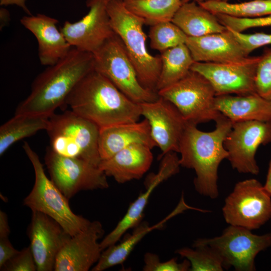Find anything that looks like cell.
Segmentation results:
<instances>
[{
  "instance_id": "obj_11",
  "label": "cell",
  "mask_w": 271,
  "mask_h": 271,
  "mask_svg": "<svg viewBox=\"0 0 271 271\" xmlns=\"http://www.w3.org/2000/svg\"><path fill=\"white\" fill-rule=\"evenodd\" d=\"M45 162L51 180L68 199L81 191L109 187L105 174L85 160L60 155L49 147Z\"/></svg>"
},
{
  "instance_id": "obj_4",
  "label": "cell",
  "mask_w": 271,
  "mask_h": 271,
  "mask_svg": "<svg viewBox=\"0 0 271 271\" xmlns=\"http://www.w3.org/2000/svg\"><path fill=\"white\" fill-rule=\"evenodd\" d=\"M106 9L111 26L122 41L140 83L157 92L162 60L160 56L151 55L147 48L144 20L128 11L122 0L107 2Z\"/></svg>"
},
{
  "instance_id": "obj_7",
  "label": "cell",
  "mask_w": 271,
  "mask_h": 271,
  "mask_svg": "<svg viewBox=\"0 0 271 271\" xmlns=\"http://www.w3.org/2000/svg\"><path fill=\"white\" fill-rule=\"evenodd\" d=\"M92 55L93 69L133 101L152 102L160 97L157 92L140 83L123 43L115 33Z\"/></svg>"
},
{
  "instance_id": "obj_17",
  "label": "cell",
  "mask_w": 271,
  "mask_h": 271,
  "mask_svg": "<svg viewBox=\"0 0 271 271\" xmlns=\"http://www.w3.org/2000/svg\"><path fill=\"white\" fill-rule=\"evenodd\" d=\"M28 234L37 270H54L58 253L71 236L55 220L40 212H33Z\"/></svg>"
},
{
  "instance_id": "obj_43",
  "label": "cell",
  "mask_w": 271,
  "mask_h": 271,
  "mask_svg": "<svg viewBox=\"0 0 271 271\" xmlns=\"http://www.w3.org/2000/svg\"><path fill=\"white\" fill-rule=\"evenodd\" d=\"M206 1V0H205ZM207 1H219V2H228L229 0H207Z\"/></svg>"
},
{
  "instance_id": "obj_10",
  "label": "cell",
  "mask_w": 271,
  "mask_h": 271,
  "mask_svg": "<svg viewBox=\"0 0 271 271\" xmlns=\"http://www.w3.org/2000/svg\"><path fill=\"white\" fill-rule=\"evenodd\" d=\"M222 213L229 225L257 229L271 218V195L256 179L239 181L226 198Z\"/></svg>"
},
{
  "instance_id": "obj_38",
  "label": "cell",
  "mask_w": 271,
  "mask_h": 271,
  "mask_svg": "<svg viewBox=\"0 0 271 271\" xmlns=\"http://www.w3.org/2000/svg\"><path fill=\"white\" fill-rule=\"evenodd\" d=\"M10 233L8 217L6 213L0 211V238H7Z\"/></svg>"
},
{
  "instance_id": "obj_21",
  "label": "cell",
  "mask_w": 271,
  "mask_h": 271,
  "mask_svg": "<svg viewBox=\"0 0 271 271\" xmlns=\"http://www.w3.org/2000/svg\"><path fill=\"white\" fill-rule=\"evenodd\" d=\"M152 149L142 144L130 145L111 157L101 160L98 168L118 183L140 179L152 165Z\"/></svg>"
},
{
  "instance_id": "obj_39",
  "label": "cell",
  "mask_w": 271,
  "mask_h": 271,
  "mask_svg": "<svg viewBox=\"0 0 271 271\" xmlns=\"http://www.w3.org/2000/svg\"><path fill=\"white\" fill-rule=\"evenodd\" d=\"M1 6L16 5L22 8L28 15H31V13L26 5V0H0Z\"/></svg>"
},
{
  "instance_id": "obj_35",
  "label": "cell",
  "mask_w": 271,
  "mask_h": 271,
  "mask_svg": "<svg viewBox=\"0 0 271 271\" xmlns=\"http://www.w3.org/2000/svg\"><path fill=\"white\" fill-rule=\"evenodd\" d=\"M3 271H36L37 267L30 246L23 248L1 268Z\"/></svg>"
},
{
  "instance_id": "obj_3",
  "label": "cell",
  "mask_w": 271,
  "mask_h": 271,
  "mask_svg": "<svg viewBox=\"0 0 271 271\" xmlns=\"http://www.w3.org/2000/svg\"><path fill=\"white\" fill-rule=\"evenodd\" d=\"M92 70V54L72 47L65 57L47 66L36 77L31 93L19 104L15 114L50 116L65 104L76 85Z\"/></svg>"
},
{
  "instance_id": "obj_14",
  "label": "cell",
  "mask_w": 271,
  "mask_h": 271,
  "mask_svg": "<svg viewBox=\"0 0 271 271\" xmlns=\"http://www.w3.org/2000/svg\"><path fill=\"white\" fill-rule=\"evenodd\" d=\"M107 3L105 0H87L89 11L84 17L75 22H64L60 30L72 47L93 54L115 34Z\"/></svg>"
},
{
  "instance_id": "obj_16",
  "label": "cell",
  "mask_w": 271,
  "mask_h": 271,
  "mask_svg": "<svg viewBox=\"0 0 271 271\" xmlns=\"http://www.w3.org/2000/svg\"><path fill=\"white\" fill-rule=\"evenodd\" d=\"M177 153L171 152L163 156L158 171L150 174L146 179L145 191L130 204L116 226L100 242L102 250L116 244L128 230L141 222L150 197L155 189L163 181L179 172L181 165Z\"/></svg>"
},
{
  "instance_id": "obj_22",
  "label": "cell",
  "mask_w": 271,
  "mask_h": 271,
  "mask_svg": "<svg viewBox=\"0 0 271 271\" xmlns=\"http://www.w3.org/2000/svg\"><path fill=\"white\" fill-rule=\"evenodd\" d=\"M142 144L157 147L148 121L120 123L100 128L98 149L101 160L107 159L130 145Z\"/></svg>"
},
{
  "instance_id": "obj_29",
  "label": "cell",
  "mask_w": 271,
  "mask_h": 271,
  "mask_svg": "<svg viewBox=\"0 0 271 271\" xmlns=\"http://www.w3.org/2000/svg\"><path fill=\"white\" fill-rule=\"evenodd\" d=\"M198 4L215 14L243 18L271 15V0H252L240 3L206 0Z\"/></svg>"
},
{
  "instance_id": "obj_2",
  "label": "cell",
  "mask_w": 271,
  "mask_h": 271,
  "mask_svg": "<svg viewBox=\"0 0 271 271\" xmlns=\"http://www.w3.org/2000/svg\"><path fill=\"white\" fill-rule=\"evenodd\" d=\"M210 131L199 130L197 125L188 123L179 149L181 167L194 170L195 190L200 194L215 199L219 195L218 169L228 158L224 141L231 129L232 121L222 114L215 121Z\"/></svg>"
},
{
  "instance_id": "obj_32",
  "label": "cell",
  "mask_w": 271,
  "mask_h": 271,
  "mask_svg": "<svg viewBox=\"0 0 271 271\" xmlns=\"http://www.w3.org/2000/svg\"><path fill=\"white\" fill-rule=\"evenodd\" d=\"M256 92L271 100V48H266L258 63L255 75Z\"/></svg>"
},
{
  "instance_id": "obj_41",
  "label": "cell",
  "mask_w": 271,
  "mask_h": 271,
  "mask_svg": "<svg viewBox=\"0 0 271 271\" xmlns=\"http://www.w3.org/2000/svg\"><path fill=\"white\" fill-rule=\"evenodd\" d=\"M264 187L267 192L271 195V160L269 164L266 182L264 185Z\"/></svg>"
},
{
  "instance_id": "obj_44",
  "label": "cell",
  "mask_w": 271,
  "mask_h": 271,
  "mask_svg": "<svg viewBox=\"0 0 271 271\" xmlns=\"http://www.w3.org/2000/svg\"><path fill=\"white\" fill-rule=\"evenodd\" d=\"M107 2H109V1H114V0H105Z\"/></svg>"
},
{
  "instance_id": "obj_5",
  "label": "cell",
  "mask_w": 271,
  "mask_h": 271,
  "mask_svg": "<svg viewBox=\"0 0 271 271\" xmlns=\"http://www.w3.org/2000/svg\"><path fill=\"white\" fill-rule=\"evenodd\" d=\"M99 127L72 110L51 114L46 129L50 149L67 157L85 160L98 166L101 160L98 149Z\"/></svg>"
},
{
  "instance_id": "obj_34",
  "label": "cell",
  "mask_w": 271,
  "mask_h": 271,
  "mask_svg": "<svg viewBox=\"0 0 271 271\" xmlns=\"http://www.w3.org/2000/svg\"><path fill=\"white\" fill-rule=\"evenodd\" d=\"M144 260V271H187L190 268V263L186 259L180 263L177 262V258L162 262L159 256L152 252H146Z\"/></svg>"
},
{
  "instance_id": "obj_12",
  "label": "cell",
  "mask_w": 271,
  "mask_h": 271,
  "mask_svg": "<svg viewBox=\"0 0 271 271\" xmlns=\"http://www.w3.org/2000/svg\"><path fill=\"white\" fill-rule=\"evenodd\" d=\"M271 142V120H248L232 122L224 142L227 160L239 173L257 175L259 167L255 159L261 145Z\"/></svg>"
},
{
  "instance_id": "obj_13",
  "label": "cell",
  "mask_w": 271,
  "mask_h": 271,
  "mask_svg": "<svg viewBox=\"0 0 271 271\" xmlns=\"http://www.w3.org/2000/svg\"><path fill=\"white\" fill-rule=\"evenodd\" d=\"M260 56L237 61L212 63L195 62L191 70L205 77L213 86L216 96L256 93L255 75Z\"/></svg>"
},
{
  "instance_id": "obj_27",
  "label": "cell",
  "mask_w": 271,
  "mask_h": 271,
  "mask_svg": "<svg viewBox=\"0 0 271 271\" xmlns=\"http://www.w3.org/2000/svg\"><path fill=\"white\" fill-rule=\"evenodd\" d=\"M162 68L156 90L166 88L184 78L195 62L185 44L161 52Z\"/></svg>"
},
{
  "instance_id": "obj_36",
  "label": "cell",
  "mask_w": 271,
  "mask_h": 271,
  "mask_svg": "<svg viewBox=\"0 0 271 271\" xmlns=\"http://www.w3.org/2000/svg\"><path fill=\"white\" fill-rule=\"evenodd\" d=\"M228 29L233 33L248 55L256 49L271 44V34H245Z\"/></svg>"
},
{
  "instance_id": "obj_19",
  "label": "cell",
  "mask_w": 271,
  "mask_h": 271,
  "mask_svg": "<svg viewBox=\"0 0 271 271\" xmlns=\"http://www.w3.org/2000/svg\"><path fill=\"white\" fill-rule=\"evenodd\" d=\"M58 22L55 18L41 14L25 16L20 20L21 24L37 41L38 56L42 65L55 64L65 57L72 47L57 28Z\"/></svg>"
},
{
  "instance_id": "obj_8",
  "label": "cell",
  "mask_w": 271,
  "mask_h": 271,
  "mask_svg": "<svg viewBox=\"0 0 271 271\" xmlns=\"http://www.w3.org/2000/svg\"><path fill=\"white\" fill-rule=\"evenodd\" d=\"M157 92L173 103L188 123L197 125L215 121L222 114L215 108L213 86L197 72L190 70L184 78Z\"/></svg>"
},
{
  "instance_id": "obj_20",
  "label": "cell",
  "mask_w": 271,
  "mask_h": 271,
  "mask_svg": "<svg viewBox=\"0 0 271 271\" xmlns=\"http://www.w3.org/2000/svg\"><path fill=\"white\" fill-rule=\"evenodd\" d=\"M185 44L196 62H230L249 56L227 28L222 33L197 37H188Z\"/></svg>"
},
{
  "instance_id": "obj_23",
  "label": "cell",
  "mask_w": 271,
  "mask_h": 271,
  "mask_svg": "<svg viewBox=\"0 0 271 271\" xmlns=\"http://www.w3.org/2000/svg\"><path fill=\"white\" fill-rule=\"evenodd\" d=\"M214 105L215 108L232 122L271 120V100L257 93L216 96Z\"/></svg>"
},
{
  "instance_id": "obj_40",
  "label": "cell",
  "mask_w": 271,
  "mask_h": 271,
  "mask_svg": "<svg viewBox=\"0 0 271 271\" xmlns=\"http://www.w3.org/2000/svg\"><path fill=\"white\" fill-rule=\"evenodd\" d=\"M10 21V14L9 12L4 8L0 9V28L1 30L9 23Z\"/></svg>"
},
{
  "instance_id": "obj_26",
  "label": "cell",
  "mask_w": 271,
  "mask_h": 271,
  "mask_svg": "<svg viewBox=\"0 0 271 271\" xmlns=\"http://www.w3.org/2000/svg\"><path fill=\"white\" fill-rule=\"evenodd\" d=\"M49 116L21 114L14 116L0 127V155L2 156L14 144L47 129Z\"/></svg>"
},
{
  "instance_id": "obj_42",
  "label": "cell",
  "mask_w": 271,
  "mask_h": 271,
  "mask_svg": "<svg viewBox=\"0 0 271 271\" xmlns=\"http://www.w3.org/2000/svg\"><path fill=\"white\" fill-rule=\"evenodd\" d=\"M205 0H181L182 4L184 3L190 2H196L197 3H200L205 1Z\"/></svg>"
},
{
  "instance_id": "obj_28",
  "label": "cell",
  "mask_w": 271,
  "mask_h": 271,
  "mask_svg": "<svg viewBox=\"0 0 271 271\" xmlns=\"http://www.w3.org/2000/svg\"><path fill=\"white\" fill-rule=\"evenodd\" d=\"M125 8L142 19L145 25L172 22L182 5L181 0H122Z\"/></svg>"
},
{
  "instance_id": "obj_33",
  "label": "cell",
  "mask_w": 271,
  "mask_h": 271,
  "mask_svg": "<svg viewBox=\"0 0 271 271\" xmlns=\"http://www.w3.org/2000/svg\"><path fill=\"white\" fill-rule=\"evenodd\" d=\"M215 15L223 26L237 32H243L252 28L271 26V15L258 18H243L222 14Z\"/></svg>"
},
{
  "instance_id": "obj_1",
  "label": "cell",
  "mask_w": 271,
  "mask_h": 271,
  "mask_svg": "<svg viewBox=\"0 0 271 271\" xmlns=\"http://www.w3.org/2000/svg\"><path fill=\"white\" fill-rule=\"evenodd\" d=\"M65 105L99 128L136 122L142 116L139 103L128 98L94 69L76 85Z\"/></svg>"
},
{
  "instance_id": "obj_15",
  "label": "cell",
  "mask_w": 271,
  "mask_h": 271,
  "mask_svg": "<svg viewBox=\"0 0 271 271\" xmlns=\"http://www.w3.org/2000/svg\"><path fill=\"white\" fill-rule=\"evenodd\" d=\"M139 104L142 116L149 123L153 139L162 151L161 157L171 152L178 153L188 122L177 107L161 96Z\"/></svg>"
},
{
  "instance_id": "obj_6",
  "label": "cell",
  "mask_w": 271,
  "mask_h": 271,
  "mask_svg": "<svg viewBox=\"0 0 271 271\" xmlns=\"http://www.w3.org/2000/svg\"><path fill=\"white\" fill-rule=\"evenodd\" d=\"M23 148L33 167L35 179L29 194L23 204L32 212H40L58 222L71 236L85 230L91 221L75 214L71 209L67 199L46 175L38 155L26 142Z\"/></svg>"
},
{
  "instance_id": "obj_18",
  "label": "cell",
  "mask_w": 271,
  "mask_h": 271,
  "mask_svg": "<svg viewBox=\"0 0 271 271\" xmlns=\"http://www.w3.org/2000/svg\"><path fill=\"white\" fill-rule=\"evenodd\" d=\"M103 232L101 223L93 221L85 230L70 236L58 253L54 270H88L100 257L102 250L98 240Z\"/></svg>"
},
{
  "instance_id": "obj_30",
  "label": "cell",
  "mask_w": 271,
  "mask_h": 271,
  "mask_svg": "<svg viewBox=\"0 0 271 271\" xmlns=\"http://www.w3.org/2000/svg\"><path fill=\"white\" fill-rule=\"evenodd\" d=\"M193 248L183 247L176 253L185 258L190 263L191 271H222L223 264L219 255L207 245L192 246Z\"/></svg>"
},
{
  "instance_id": "obj_37",
  "label": "cell",
  "mask_w": 271,
  "mask_h": 271,
  "mask_svg": "<svg viewBox=\"0 0 271 271\" xmlns=\"http://www.w3.org/2000/svg\"><path fill=\"white\" fill-rule=\"evenodd\" d=\"M19 251L14 247L8 237L0 238V268Z\"/></svg>"
},
{
  "instance_id": "obj_31",
  "label": "cell",
  "mask_w": 271,
  "mask_h": 271,
  "mask_svg": "<svg viewBox=\"0 0 271 271\" xmlns=\"http://www.w3.org/2000/svg\"><path fill=\"white\" fill-rule=\"evenodd\" d=\"M149 37L151 47L162 52L185 44L188 36L172 22H166L152 26Z\"/></svg>"
},
{
  "instance_id": "obj_9",
  "label": "cell",
  "mask_w": 271,
  "mask_h": 271,
  "mask_svg": "<svg viewBox=\"0 0 271 271\" xmlns=\"http://www.w3.org/2000/svg\"><path fill=\"white\" fill-rule=\"evenodd\" d=\"M207 245L222 259L225 269L237 271L255 270L254 259L261 251L271 246V233L258 235L240 226L229 225L220 236L199 238L192 246Z\"/></svg>"
},
{
  "instance_id": "obj_24",
  "label": "cell",
  "mask_w": 271,
  "mask_h": 271,
  "mask_svg": "<svg viewBox=\"0 0 271 271\" xmlns=\"http://www.w3.org/2000/svg\"><path fill=\"white\" fill-rule=\"evenodd\" d=\"M172 22L188 37H200L227 30L215 14L194 1L183 4Z\"/></svg>"
},
{
  "instance_id": "obj_25",
  "label": "cell",
  "mask_w": 271,
  "mask_h": 271,
  "mask_svg": "<svg viewBox=\"0 0 271 271\" xmlns=\"http://www.w3.org/2000/svg\"><path fill=\"white\" fill-rule=\"evenodd\" d=\"M180 213L176 208L167 218L156 224L150 226L147 221L140 222L134 227L131 234L119 244L111 245L102 251L100 257L91 270L102 271L113 266L122 264L136 245L149 232L160 228L169 218Z\"/></svg>"
}]
</instances>
